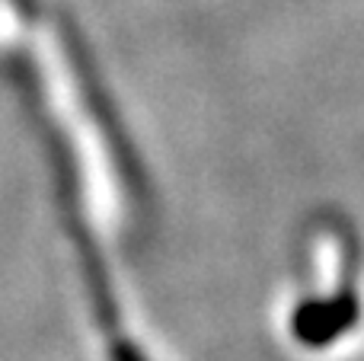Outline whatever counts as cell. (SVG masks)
Wrapping results in <instances>:
<instances>
[{"mask_svg": "<svg viewBox=\"0 0 364 361\" xmlns=\"http://www.w3.org/2000/svg\"><path fill=\"white\" fill-rule=\"evenodd\" d=\"M0 61L19 74L23 96L42 125L96 326L106 343L122 339L125 323L109 256L151 224L141 166L80 38L58 13L38 0H0Z\"/></svg>", "mask_w": 364, "mask_h": 361, "instance_id": "obj_1", "label": "cell"}, {"mask_svg": "<svg viewBox=\"0 0 364 361\" xmlns=\"http://www.w3.org/2000/svg\"><path fill=\"white\" fill-rule=\"evenodd\" d=\"M304 253H307V272H314V288L291 313V330L297 343L323 349L346 336L358 320L355 234L342 217H323L310 227Z\"/></svg>", "mask_w": 364, "mask_h": 361, "instance_id": "obj_2", "label": "cell"}]
</instances>
